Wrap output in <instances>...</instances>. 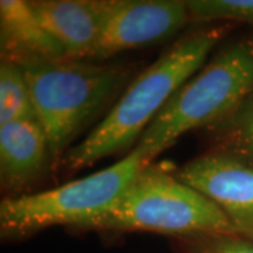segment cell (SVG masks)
I'll list each match as a JSON object with an SVG mask.
<instances>
[{
  "label": "cell",
  "instance_id": "cell-11",
  "mask_svg": "<svg viewBox=\"0 0 253 253\" xmlns=\"http://www.w3.org/2000/svg\"><path fill=\"white\" fill-rule=\"evenodd\" d=\"M212 126L219 142L218 153L253 166V93L231 115Z\"/></svg>",
  "mask_w": 253,
  "mask_h": 253
},
{
  "label": "cell",
  "instance_id": "cell-9",
  "mask_svg": "<svg viewBox=\"0 0 253 253\" xmlns=\"http://www.w3.org/2000/svg\"><path fill=\"white\" fill-rule=\"evenodd\" d=\"M52 164L49 142L36 116L0 126V179L2 189L20 191Z\"/></svg>",
  "mask_w": 253,
  "mask_h": 253
},
{
  "label": "cell",
  "instance_id": "cell-10",
  "mask_svg": "<svg viewBox=\"0 0 253 253\" xmlns=\"http://www.w3.org/2000/svg\"><path fill=\"white\" fill-rule=\"evenodd\" d=\"M1 60L19 65L66 59L60 43L42 26L30 1H0Z\"/></svg>",
  "mask_w": 253,
  "mask_h": 253
},
{
  "label": "cell",
  "instance_id": "cell-2",
  "mask_svg": "<svg viewBox=\"0 0 253 253\" xmlns=\"http://www.w3.org/2000/svg\"><path fill=\"white\" fill-rule=\"evenodd\" d=\"M79 231L153 232L179 239L238 236L211 199L177 178L164 163L144 167L112 208Z\"/></svg>",
  "mask_w": 253,
  "mask_h": 253
},
{
  "label": "cell",
  "instance_id": "cell-8",
  "mask_svg": "<svg viewBox=\"0 0 253 253\" xmlns=\"http://www.w3.org/2000/svg\"><path fill=\"white\" fill-rule=\"evenodd\" d=\"M30 4L62 47L66 59L93 56L102 24L103 0H31Z\"/></svg>",
  "mask_w": 253,
  "mask_h": 253
},
{
  "label": "cell",
  "instance_id": "cell-7",
  "mask_svg": "<svg viewBox=\"0 0 253 253\" xmlns=\"http://www.w3.org/2000/svg\"><path fill=\"white\" fill-rule=\"evenodd\" d=\"M175 175L213 202L226 214L237 235L253 242V166L214 153L190 161Z\"/></svg>",
  "mask_w": 253,
  "mask_h": 253
},
{
  "label": "cell",
  "instance_id": "cell-12",
  "mask_svg": "<svg viewBox=\"0 0 253 253\" xmlns=\"http://www.w3.org/2000/svg\"><path fill=\"white\" fill-rule=\"evenodd\" d=\"M34 115L30 87L19 63H0V126Z\"/></svg>",
  "mask_w": 253,
  "mask_h": 253
},
{
  "label": "cell",
  "instance_id": "cell-4",
  "mask_svg": "<svg viewBox=\"0 0 253 253\" xmlns=\"http://www.w3.org/2000/svg\"><path fill=\"white\" fill-rule=\"evenodd\" d=\"M252 93L253 39H245L221 50L184 82L136 145L153 162L188 131L223 121Z\"/></svg>",
  "mask_w": 253,
  "mask_h": 253
},
{
  "label": "cell",
  "instance_id": "cell-13",
  "mask_svg": "<svg viewBox=\"0 0 253 253\" xmlns=\"http://www.w3.org/2000/svg\"><path fill=\"white\" fill-rule=\"evenodd\" d=\"M190 21L210 23L218 20L253 25V0H189Z\"/></svg>",
  "mask_w": 253,
  "mask_h": 253
},
{
  "label": "cell",
  "instance_id": "cell-3",
  "mask_svg": "<svg viewBox=\"0 0 253 253\" xmlns=\"http://www.w3.org/2000/svg\"><path fill=\"white\" fill-rule=\"evenodd\" d=\"M26 75L34 115L58 167L72 143L126 84L128 71L84 60H47L20 65Z\"/></svg>",
  "mask_w": 253,
  "mask_h": 253
},
{
  "label": "cell",
  "instance_id": "cell-5",
  "mask_svg": "<svg viewBox=\"0 0 253 253\" xmlns=\"http://www.w3.org/2000/svg\"><path fill=\"white\" fill-rule=\"evenodd\" d=\"M143 150L134 147L119 162L56 188L8 196L0 203V235L21 240L52 226L80 230L116 203L144 167Z\"/></svg>",
  "mask_w": 253,
  "mask_h": 253
},
{
  "label": "cell",
  "instance_id": "cell-14",
  "mask_svg": "<svg viewBox=\"0 0 253 253\" xmlns=\"http://www.w3.org/2000/svg\"><path fill=\"white\" fill-rule=\"evenodd\" d=\"M183 253H253V242L236 235H207L183 239Z\"/></svg>",
  "mask_w": 253,
  "mask_h": 253
},
{
  "label": "cell",
  "instance_id": "cell-1",
  "mask_svg": "<svg viewBox=\"0 0 253 253\" xmlns=\"http://www.w3.org/2000/svg\"><path fill=\"white\" fill-rule=\"evenodd\" d=\"M223 34L220 27L189 34L143 69L99 125L67 151L63 167L68 171H78L130 150L170 97L205 65Z\"/></svg>",
  "mask_w": 253,
  "mask_h": 253
},
{
  "label": "cell",
  "instance_id": "cell-6",
  "mask_svg": "<svg viewBox=\"0 0 253 253\" xmlns=\"http://www.w3.org/2000/svg\"><path fill=\"white\" fill-rule=\"evenodd\" d=\"M190 21L182 0H103L94 59H107L175 36Z\"/></svg>",
  "mask_w": 253,
  "mask_h": 253
}]
</instances>
